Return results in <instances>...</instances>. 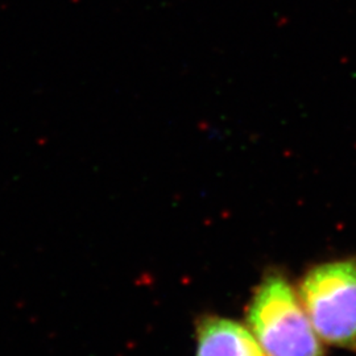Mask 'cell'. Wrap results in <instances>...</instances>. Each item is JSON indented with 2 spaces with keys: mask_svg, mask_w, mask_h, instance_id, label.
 Segmentation results:
<instances>
[{
  "mask_svg": "<svg viewBox=\"0 0 356 356\" xmlns=\"http://www.w3.org/2000/svg\"><path fill=\"white\" fill-rule=\"evenodd\" d=\"M298 298L321 341L356 353V257L309 269Z\"/></svg>",
  "mask_w": 356,
  "mask_h": 356,
  "instance_id": "2",
  "label": "cell"
},
{
  "mask_svg": "<svg viewBox=\"0 0 356 356\" xmlns=\"http://www.w3.org/2000/svg\"><path fill=\"white\" fill-rule=\"evenodd\" d=\"M247 323L267 356H325L298 296L279 273L268 275L257 286Z\"/></svg>",
  "mask_w": 356,
  "mask_h": 356,
  "instance_id": "1",
  "label": "cell"
},
{
  "mask_svg": "<svg viewBox=\"0 0 356 356\" xmlns=\"http://www.w3.org/2000/svg\"><path fill=\"white\" fill-rule=\"evenodd\" d=\"M197 356H267L250 329L241 323L207 316L197 327Z\"/></svg>",
  "mask_w": 356,
  "mask_h": 356,
  "instance_id": "3",
  "label": "cell"
}]
</instances>
